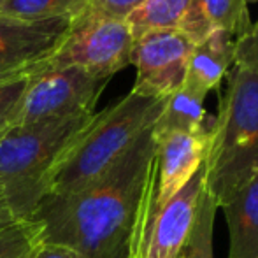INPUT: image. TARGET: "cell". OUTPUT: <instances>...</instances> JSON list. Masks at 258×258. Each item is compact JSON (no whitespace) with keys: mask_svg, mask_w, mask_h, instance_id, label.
<instances>
[{"mask_svg":"<svg viewBox=\"0 0 258 258\" xmlns=\"http://www.w3.org/2000/svg\"><path fill=\"white\" fill-rule=\"evenodd\" d=\"M204 100L206 95L186 86H181L177 92L167 97L162 112L153 125L155 139L174 132L195 134L207 130L204 125L207 118Z\"/></svg>","mask_w":258,"mask_h":258,"instance_id":"obj_14","label":"cell"},{"mask_svg":"<svg viewBox=\"0 0 258 258\" xmlns=\"http://www.w3.org/2000/svg\"><path fill=\"white\" fill-rule=\"evenodd\" d=\"M2 4H4V0H0V7H2Z\"/></svg>","mask_w":258,"mask_h":258,"instance_id":"obj_25","label":"cell"},{"mask_svg":"<svg viewBox=\"0 0 258 258\" xmlns=\"http://www.w3.org/2000/svg\"><path fill=\"white\" fill-rule=\"evenodd\" d=\"M155 143L153 206L156 207L172 199L199 172L207 153L209 128L195 134H167Z\"/></svg>","mask_w":258,"mask_h":258,"instance_id":"obj_10","label":"cell"},{"mask_svg":"<svg viewBox=\"0 0 258 258\" xmlns=\"http://www.w3.org/2000/svg\"><path fill=\"white\" fill-rule=\"evenodd\" d=\"M143 2L144 0H88V11L100 16L125 20Z\"/></svg>","mask_w":258,"mask_h":258,"instance_id":"obj_21","label":"cell"},{"mask_svg":"<svg viewBox=\"0 0 258 258\" xmlns=\"http://www.w3.org/2000/svg\"><path fill=\"white\" fill-rule=\"evenodd\" d=\"M190 0H144L125 18L132 37L155 30H177L186 14Z\"/></svg>","mask_w":258,"mask_h":258,"instance_id":"obj_15","label":"cell"},{"mask_svg":"<svg viewBox=\"0 0 258 258\" xmlns=\"http://www.w3.org/2000/svg\"><path fill=\"white\" fill-rule=\"evenodd\" d=\"M204 163V162H202ZM204 165L162 206H153L155 163L137 211L126 258H176L186 241L204 190Z\"/></svg>","mask_w":258,"mask_h":258,"instance_id":"obj_6","label":"cell"},{"mask_svg":"<svg viewBox=\"0 0 258 258\" xmlns=\"http://www.w3.org/2000/svg\"><path fill=\"white\" fill-rule=\"evenodd\" d=\"M88 9V0H4L0 16L11 20L41 21L78 18Z\"/></svg>","mask_w":258,"mask_h":258,"instance_id":"obj_16","label":"cell"},{"mask_svg":"<svg viewBox=\"0 0 258 258\" xmlns=\"http://www.w3.org/2000/svg\"><path fill=\"white\" fill-rule=\"evenodd\" d=\"M163 104L165 99L128 92L95 112L53 165L46 181V197L81 190L104 176L155 125Z\"/></svg>","mask_w":258,"mask_h":258,"instance_id":"obj_2","label":"cell"},{"mask_svg":"<svg viewBox=\"0 0 258 258\" xmlns=\"http://www.w3.org/2000/svg\"><path fill=\"white\" fill-rule=\"evenodd\" d=\"M223 209L230 234L228 258H258V172Z\"/></svg>","mask_w":258,"mask_h":258,"instance_id":"obj_13","label":"cell"},{"mask_svg":"<svg viewBox=\"0 0 258 258\" xmlns=\"http://www.w3.org/2000/svg\"><path fill=\"white\" fill-rule=\"evenodd\" d=\"M194 44L179 30H155L134 41L130 65L136 83L130 92L167 99L184 85L186 65Z\"/></svg>","mask_w":258,"mask_h":258,"instance_id":"obj_8","label":"cell"},{"mask_svg":"<svg viewBox=\"0 0 258 258\" xmlns=\"http://www.w3.org/2000/svg\"><path fill=\"white\" fill-rule=\"evenodd\" d=\"M34 69H25V71H13V72H0V81H6V79L16 78V76H21V74H28V72H32Z\"/></svg>","mask_w":258,"mask_h":258,"instance_id":"obj_24","label":"cell"},{"mask_svg":"<svg viewBox=\"0 0 258 258\" xmlns=\"http://www.w3.org/2000/svg\"><path fill=\"white\" fill-rule=\"evenodd\" d=\"M35 258H83L76 249L69 248L63 244H53V242H44L42 248Z\"/></svg>","mask_w":258,"mask_h":258,"instance_id":"obj_22","label":"cell"},{"mask_svg":"<svg viewBox=\"0 0 258 258\" xmlns=\"http://www.w3.org/2000/svg\"><path fill=\"white\" fill-rule=\"evenodd\" d=\"M153 126L104 176L81 190L44 197L32 220L44 242L63 244L83 258H126L148 177L155 163Z\"/></svg>","mask_w":258,"mask_h":258,"instance_id":"obj_1","label":"cell"},{"mask_svg":"<svg viewBox=\"0 0 258 258\" xmlns=\"http://www.w3.org/2000/svg\"><path fill=\"white\" fill-rule=\"evenodd\" d=\"M107 83L78 67L39 69L35 65L21 99L0 123V134L18 126L93 114Z\"/></svg>","mask_w":258,"mask_h":258,"instance_id":"obj_5","label":"cell"},{"mask_svg":"<svg viewBox=\"0 0 258 258\" xmlns=\"http://www.w3.org/2000/svg\"><path fill=\"white\" fill-rule=\"evenodd\" d=\"M234 67H241L258 76V20L244 35L235 39Z\"/></svg>","mask_w":258,"mask_h":258,"instance_id":"obj_19","label":"cell"},{"mask_svg":"<svg viewBox=\"0 0 258 258\" xmlns=\"http://www.w3.org/2000/svg\"><path fill=\"white\" fill-rule=\"evenodd\" d=\"M14 221H20L16 216H14L13 213H11L9 209H7V206L4 204L2 201H0V228L7 227V225L14 223Z\"/></svg>","mask_w":258,"mask_h":258,"instance_id":"obj_23","label":"cell"},{"mask_svg":"<svg viewBox=\"0 0 258 258\" xmlns=\"http://www.w3.org/2000/svg\"><path fill=\"white\" fill-rule=\"evenodd\" d=\"M249 27L248 0H190L177 30L183 32L191 44H197L216 30H223L237 39Z\"/></svg>","mask_w":258,"mask_h":258,"instance_id":"obj_11","label":"cell"},{"mask_svg":"<svg viewBox=\"0 0 258 258\" xmlns=\"http://www.w3.org/2000/svg\"><path fill=\"white\" fill-rule=\"evenodd\" d=\"M28 76H30V72L28 74L16 76V78L6 79V81H0V123L9 116L13 107L21 99V95L25 92V86H27Z\"/></svg>","mask_w":258,"mask_h":258,"instance_id":"obj_20","label":"cell"},{"mask_svg":"<svg viewBox=\"0 0 258 258\" xmlns=\"http://www.w3.org/2000/svg\"><path fill=\"white\" fill-rule=\"evenodd\" d=\"M93 114L0 134V201L18 220H32L46 197V181L53 165Z\"/></svg>","mask_w":258,"mask_h":258,"instance_id":"obj_4","label":"cell"},{"mask_svg":"<svg viewBox=\"0 0 258 258\" xmlns=\"http://www.w3.org/2000/svg\"><path fill=\"white\" fill-rule=\"evenodd\" d=\"M218 206L204 188L199 197L197 213L183 248L176 258H213V232Z\"/></svg>","mask_w":258,"mask_h":258,"instance_id":"obj_17","label":"cell"},{"mask_svg":"<svg viewBox=\"0 0 258 258\" xmlns=\"http://www.w3.org/2000/svg\"><path fill=\"white\" fill-rule=\"evenodd\" d=\"M132 48L134 37L125 20L100 16L86 9L74 18L63 42L37 67H78L109 81L130 65Z\"/></svg>","mask_w":258,"mask_h":258,"instance_id":"obj_7","label":"cell"},{"mask_svg":"<svg viewBox=\"0 0 258 258\" xmlns=\"http://www.w3.org/2000/svg\"><path fill=\"white\" fill-rule=\"evenodd\" d=\"M74 18L23 21L0 16V72L34 69L63 42Z\"/></svg>","mask_w":258,"mask_h":258,"instance_id":"obj_9","label":"cell"},{"mask_svg":"<svg viewBox=\"0 0 258 258\" xmlns=\"http://www.w3.org/2000/svg\"><path fill=\"white\" fill-rule=\"evenodd\" d=\"M204 188L218 207L258 172V76L234 67L209 128Z\"/></svg>","mask_w":258,"mask_h":258,"instance_id":"obj_3","label":"cell"},{"mask_svg":"<svg viewBox=\"0 0 258 258\" xmlns=\"http://www.w3.org/2000/svg\"><path fill=\"white\" fill-rule=\"evenodd\" d=\"M44 244L37 220H20L0 228V258H35Z\"/></svg>","mask_w":258,"mask_h":258,"instance_id":"obj_18","label":"cell"},{"mask_svg":"<svg viewBox=\"0 0 258 258\" xmlns=\"http://www.w3.org/2000/svg\"><path fill=\"white\" fill-rule=\"evenodd\" d=\"M234 46L235 37L223 30L213 32L204 41L194 44L183 86L206 97L211 90H216L234 65Z\"/></svg>","mask_w":258,"mask_h":258,"instance_id":"obj_12","label":"cell"}]
</instances>
